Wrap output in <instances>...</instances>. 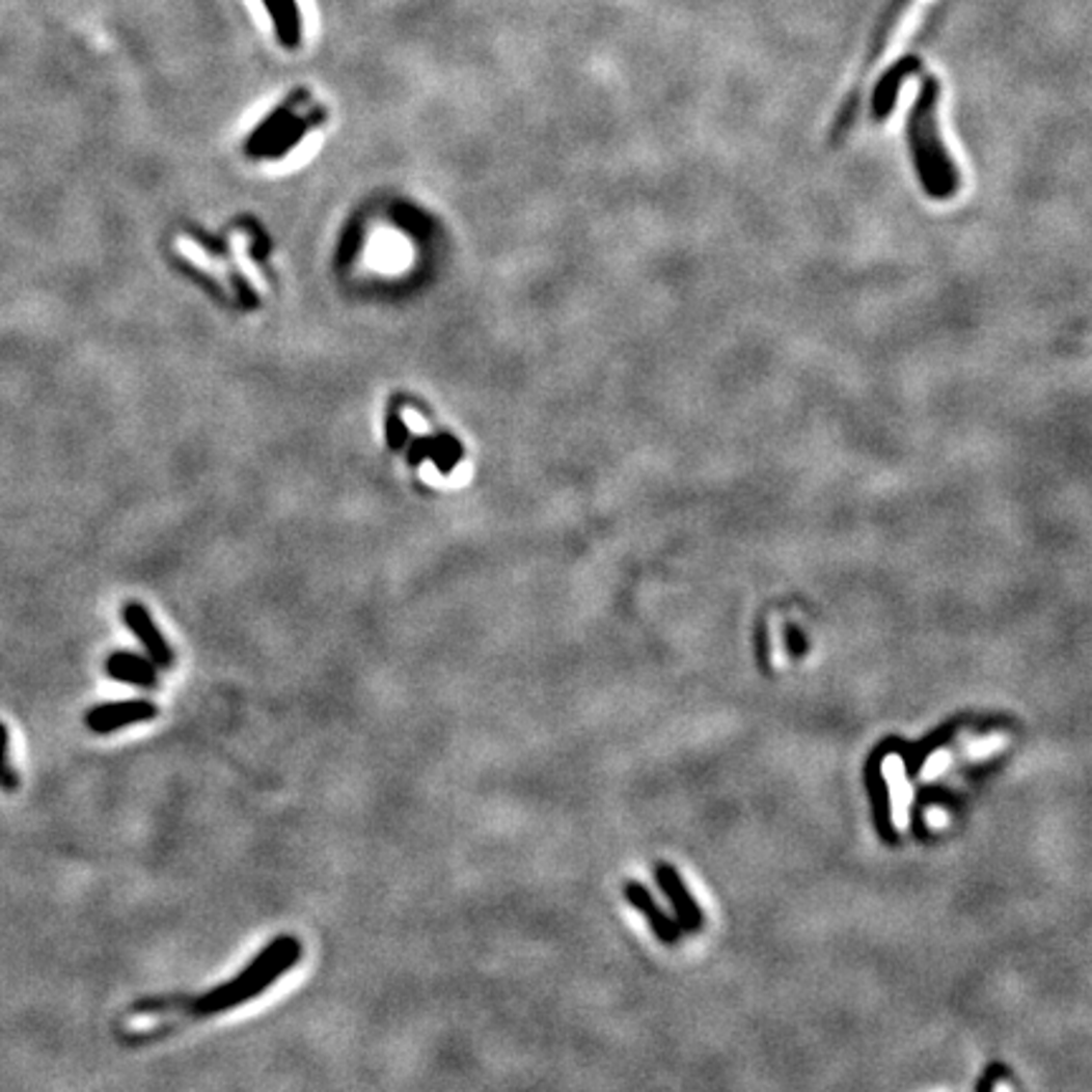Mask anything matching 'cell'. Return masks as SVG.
Returning <instances> with one entry per match:
<instances>
[{
    "label": "cell",
    "instance_id": "1",
    "mask_svg": "<svg viewBox=\"0 0 1092 1092\" xmlns=\"http://www.w3.org/2000/svg\"><path fill=\"white\" fill-rule=\"evenodd\" d=\"M938 99V79L926 74L921 81V94L908 114V147L923 193L931 200L944 202L961 190V172L940 137Z\"/></svg>",
    "mask_w": 1092,
    "mask_h": 1092
},
{
    "label": "cell",
    "instance_id": "2",
    "mask_svg": "<svg viewBox=\"0 0 1092 1092\" xmlns=\"http://www.w3.org/2000/svg\"><path fill=\"white\" fill-rule=\"evenodd\" d=\"M304 956V946L296 936H278L273 938L266 949L258 951V956L243 968L241 974L234 976L230 981L213 986L211 991H206L200 999L193 1002V1014L195 1016H213L223 1014L228 1009L238 1007V1004H246L251 999L264 994L269 986L276 984L281 976H286L296 963Z\"/></svg>",
    "mask_w": 1092,
    "mask_h": 1092
},
{
    "label": "cell",
    "instance_id": "3",
    "mask_svg": "<svg viewBox=\"0 0 1092 1092\" xmlns=\"http://www.w3.org/2000/svg\"><path fill=\"white\" fill-rule=\"evenodd\" d=\"M121 618H125V625L130 627L132 635L142 643L144 653H147V658L153 660L157 667L167 671V667L175 665V653H172L170 643L162 635L160 627L155 625L153 615H149V609L144 607L142 602H127L125 609H121Z\"/></svg>",
    "mask_w": 1092,
    "mask_h": 1092
},
{
    "label": "cell",
    "instance_id": "4",
    "mask_svg": "<svg viewBox=\"0 0 1092 1092\" xmlns=\"http://www.w3.org/2000/svg\"><path fill=\"white\" fill-rule=\"evenodd\" d=\"M157 713H160V708L149 701H117L94 706L86 713L84 721L94 734H112V731L127 729L132 724L155 721Z\"/></svg>",
    "mask_w": 1092,
    "mask_h": 1092
},
{
    "label": "cell",
    "instance_id": "5",
    "mask_svg": "<svg viewBox=\"0 0 1092 1092\" xmlns=\"http://www.w3.org/2000/svg\"><path fill=\"white\" fill-rule=\"evenodd\" d=\"M918 72H921V59L918 56H903L882 74L878 84H875L873 99H870V112H873L875 121L891 117L893 109H896L900 86H903V81H908L910 74Z\"/></svg>",
    "mask_w": 1092,
    "mask_h": 1092
},
{
    "label": "cell",
    "instance_id": "6",
    "mask_svg": "<svg viewBox=\"0 0 1092 1092\" xmlns=\"http://www.w3.org/2000/svg\"><path fill=\"white\" fill-rule=\"evenodd\" d=\"M157 671L160 667L153 660L142 658L137 653H127V650H119V653H112L107 658V676L112 681L137 685V688L155 690L157 683H160V673Z\"/></svg>",
    "mask_w": 1092,
    "mask_h": 1092
},
{
    "label": "cell",
    "instance_id": "7",
    "mask_svg": "<svg viewBox=\"0 0 1092 1092\" xmlns=\"http://www.w3.org/2000/svg\"><path fill=\"white\" fill-rule=\"evenodd\" d=\"M16 787H19V776L8 764V729H5V724H0V789L13 792Z\"/></svg>",
    "mask_w": 1092,
    "mask_h": 1092
},
{
    "label": "cell",
    "instance_id": "8",
    "mask_svg": "<svg viewBox=\"0 0 1092 1092\" xmlns=\"http://www.w3.org/2000/svg\"><path fill=\"white\" fill-rule=\"evenodd\" d=\"M276 3H278V8L283 10V19H286V28H289L286 46H289V49H294V46L299 44V36H301V31H299V10H296L294 0H276Z\"/></svg>",
    "mask_w": 1092,
    "mask_h": 1092
},
{
    "label": "cell",
    "instance_id": "9",
    "mask_svg": "<svg viewBox=\"0 0 1092 1092\" xmlns=\"http://www.w3.org/2000/svg\"><path fill=\"white\" fill-rule=\"evenodd\" d=\"M630 898H635V900H637V905H643V908H645V910H648V913H650V918H653L655 928H658V933H660V936H663V938H667V940H671V936H667V931H665V921H663V918H660L658 913H655L653 903H650V898H645V896H643V888H640V885H630Z\"/></svg>",
    "mask_w": 1092,
    "mask_h": 1092
},
{
    "label": "cell",
    "instance_id": "10",
    "mask_svg": "<svg viewBox=\"0 0 1092 1092\" xmlns=\"http://www.w3.org/2000/svg\"><path fill=\"white\" fill-rule=\"evenodd\" d=\"M266 8H269V13L273 16V23H276V31H278V38H281V44H286L289 40V28H286V19H283V10L278 8L276 0H264Z\"/></svg>",
    "mask_w": 1092,
    "mask_h": 1092
}]
</instances>
